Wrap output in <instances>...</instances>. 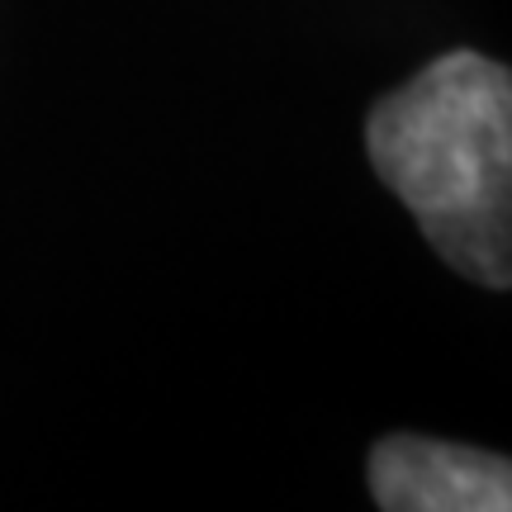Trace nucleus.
I'll list each match as a JSON object with an SVG mask.
<instances>
[{
  "mask_svg": "<svg viewBox=\"0 0 512 512\" xmlns=\"http://www.w3.org/2000/svg\"><path fill=\"white\" fill-rule=\"evenodd\" d=\"M366 152L432 252L512 290V67L475 48L432 57L366 114Z\"/></svg>",
  "mask_w": 512,
  "mask_h": 512,
  "instance_id": "1",
  "label": "nucleus"
},
{
  "mask_svg": "<svg viewBox=\"0 0 512 512\" xmlns=\"http://www.w3.org/2000/svg\"><path fill=\"white\" fill-rule=\"evenodd\" d=\"M366 479L384 512H512V456L460 441L380 437Z\"/></svg>",
  "mask_w": 512,
  "mask_h": 512,
  "instance_id": "2",
  "label": "nucleus"
}]
</instances>
